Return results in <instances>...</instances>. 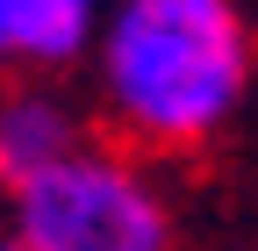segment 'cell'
Segmentation results:
<instances>
[{
  "instance_id": "5",
  "label": "cell",
  "mask_w": 258,
  "mask_h": 251,
  "mask_svg": "<svg viewBox=\"0 0 258 251\" xmlns=\"http://www.w3.org/2000/svg\"><path fill=\"white\" fill-rule=\"evenodd\" d=\"M237 15H244V29H251V43H258V0H237Z\"/></svg>"
},
{
  "instance_id": "6",
  "label": "cell",
  "mask_w": 258,
  "mask_h": 251,
  "mask_svg": "<svg viewBox=\"0 0 258 251\" xmlns=\"http://www.w3.org/2000/svg\"><path fill=\"white\" fill-rule=\"evenodd\" d=\"M0 251H22V244H15V237H8V230H0Z\"/></svg>"
},
{
  "instance_id": "1",
  "label": "cell",
  "mask_w": 258,
  "mask_h": 251,
  "mask_svg": "<svg viewBox=\"0 0 258 251\" xmlns=\"http://www.w3.org/2000/svg\"><path fill=\"white\" fill-rule=\"evenodd\" d=\"M93 137L129 158L208 151L258 86V43L237 0H101L86 43Z\"/></svg>"
},
{
  "instance_id": "4",
  "label": "cell",
  "mask_w": 258,
  "mask_h": 251,
  "mask_svg": "<svg viewBox=\"0 0 258 251\" xmlns=\"http://www.w3.org/2000/svg\"><path fill=\"white\" fill-rule=\"evenodd\" d=\"M101 0H0V72L15 79H57L86 65Z\"/></svg>"
},
{
  "instance_id": "2",
  "label": "cell",
  "mask_w": 258,
  "mask_h": 251,
  "mask_svg": "<svg viewBox=\"0 0 258 251\" xmlns=\"http://www.w3.org/2000/svg\"><path fill=\"white\" fill-rule=\"evenodd\" d=\"M8 201V230L22 251H179V215L158 165L122 144L86 137L72 158L22 179Z\"/></svg>"
},
{
  "instance_id": "3",
  "label": "cell",
  "mask_w": 258,
  "mask_h": 251,
  "mask_svg": "<svg viewBox=\"0 0 258 251\" xmlns=\"http://www.w3.org/2000/svg\"><path fill=\"white\" fill-rule=\"evenodd\" d=\"M86 137H93V115L57 79H8L0 86V194L72 158Z\"/></svg>"
}]
</instances>
